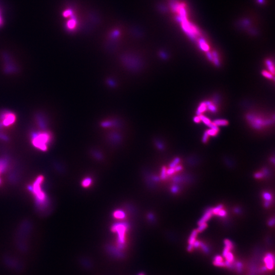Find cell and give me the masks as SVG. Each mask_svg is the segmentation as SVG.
Instances as JSON below:
<instances>
[{
    "label": "cell",
    "mask_w": 275,
    "mask_h": 275,
    "mask_svg": "<svg viewBox=\"0 0 275 275\" xmlns=\"http://www.w3.org/2000/svg\"><path fill=\"white\" fill-rule=\"evenodd\" d=\"M52 135L47 131L35 133L32 136L31 142L35 148L41 151H46L52 142Z\"/></svg>",
    "instance_id": "cell-1"
},
{
    "label": "cell",
    "mask_w": 275,
    "mask_h": 275,
    "mask_svg": "<svg viewBox=\"0 0 275 275\" xmlns=\"http://www.w3.org/2000/svg\"><path fill=\"white\" fill-rule=\"evenodd\" d=\"M247 119L253 128L260 130L263 127L270 125L273 122V120L270 119H263L255 115L250 114L247 115Z\"/></svg>",
    "instance_id": "cell-2"
},
{
    "label": "cell",
    "mask_w": 275,
    "mask_h": 275,
    "mask_svg": "<svg viewBox=\"0 0 275 275\" xmlns=\"http://www.w3.org/2000/svg\"><path fill=\"white\" fill-rule=\"evenodd\" d=\"M16 117L10 112H5L0 116V127H10L15 122Z\"/></svg>",
    "instance_id": "cell-3"
},
{
    "label": "cell",
    "mask_w": 275,
    "mask_h": 275,
    "mask_svg": "<svg viewBox=\"0 0 275 275\" xmlns=\"http://www.w3.org/2000/svg\"><path fill=\"white\" fill-rule=\"evenodd\" d=\"M264 262L266 263V269L268 270H272L273 269L274 266V259L273 257L271 254H267L264 258Z\"/></svg>",
    "instance_id": "cell-4"
},
{
    "label": "cell",
    "mask_w": 275,
    "mask_h": 275,
    "mask_svg": "<svg viewBox=\"0 0 275 275\" xmlns=\"http://www.w3.org/2000/svg\"><path fill=\"white\" fill-rule=\"evenodd\" d=\"M212 208H209L207 209L206 212H205L201 218H200L198 224V225L202 224L203 223H206V222L208 221L212 217Z\"/></svg>",
    "instance_id": "cell-5"
},
{
    "label": "cell",
    "mask_w": 275,
    "mask_h": 275,
    "mask_svg": "<svg viewBox=\"0 0 275 275\" xmlns=\"http://www.w3.org/2000/svg\"><path fill=\"white\" fill-rule=\"evenodd\" d=\"M206 110H207V105H206V103L205 101L202 102L198 107L197 111H196V114L198 116H199L200 115L202 114V113H203Z\"/></svg>",
    "instance_id": "cell-6"
},
{
    "label": "cell",
    "mask_w": 275,
    "mask_h": 275,
    "mask_svg": "<svg viewBox=\"0 0 275 275\" xmlns=\"http://www.w3.org/2000/svg\"><path fill=\"white\" fill-rule=\"evenodd\" d=\"M214 264L219 266H226V264L223 261V258L220 256H217L215 258Z\"/></svg>",
    "instance_id": "cell-7"
},
{
    "label": "cell",
    "mask_w": 275,
    "mask_h": 275,
    "mask_svg": "<svg viewBox=\"0 0 275 275\" xmlns=\"http://www.w3.org/2000/svg\"><path fill=\"white\" fill-rule=\"evenodd\" d=\"M266 65L269 72H270L272 75L275 74V67L273 65V63L270 60L267 59L266 61Z\"/></svg>",
    "instance_id": "cell-8"
},
{
    "label": "cell",
    "mask_w": 275,
    "mask_h": 275,
    "mask_svg": "<svg viewBox=\"0 0 275 275\" xmlns=\"http://www.w3.org/2000/svg\"><path fill=\"white\" fill-rule=\"evenodd\" d=\"M205 102L207 105V109L209 110V111L212 113H215L217 111V107L215 106V105L212 104V102H211L210 101H205Z\"/></svg>",
    "instance_id": "cell-9"
},
{
    "label": "cell",
    "mask_w": 275,
    "mask_h": 275,
    "mask_svg": "<svg viewBox=\"0 0 275 275\" xmlns=\"http://www.w3.org/2000/svg\"><path fill=\"white\" fill-rule=\"evenodd\" d=\"M197 234H198V231H197V230H194L191 233V235H190L189 239V245L193 246V244H194V242L195 241L196 238Z\"/></svg>",
    "instance_id": "cell-10"
},
{
    "label": "cell",
    "mask_w": 275,
    "mask_h": 275,
    "mask_svg": "<svg viewBox=\"0 0 275 275\" xmlns=\"http://www.w3.org/2000/svg\"><path fill=\"white\" fill-rule=\"evenodd\" d=\"M212 123L218 127L220 126H226L228 124V121L225 119H216L215 120H214Z\"/></svg>",
    "instance_id": "cell-11"
},
{
    "label": "cell",
    "mask_w": 275,
    "mask_h": 275,
    "mask_svg": "<svg viewBox=\"0 0 275 275\" xmlns=\"http://www.w3.org/2000/svg\"><path fill=\"white\" fill-rule=\"evenodd\" d=\"M212 54V57H213L212 61H213L214 64H215V66H216L217 67H219V66H220V60H219V58H218V53H217L216 52H214Z\"/></svg>",
    "instance_id": "cell-12"
},
{
    "label": "cell",
    "mask_w": 275,
    "mask_h": 275,
    "mask_svg": "<svg viewBox=\"0 0 275 275\" xmlns=\"http://www.w3.org/2000/svg\"><path fill=\"white\" fill-rule=\"evenodd\" d=\"M199 117H200L201 121H202L205 125H207L208 127H209V125H211V124L212 123V122L210 120V119H209V118H208L207 117H205L204 115L201 114L200 115H199Z\"/></svg>",
    "instance_id": "cell-13"
},
{
    "label": "cell",
    "mask_w": 275,
    "mask_h": 275,
    "mask_svg": "<svg viewBox=\"0 0 275 275\" xmlns=\"http://www.w3.org/2000/svg\"><path fill=\"white\" fill-rule=\"evenodd\" d=\"M262 75L264 77L267 78L269 79H273V75H272L270 72H267V71H266V70H263L262 72Z\"/></svg>",
    "instance_id": "cell-14"
},
{
    "label": "cell",
    "mask_w": 275,
    "mask_h": 275,
    "mask_svg": "<svg viewBox=\"0 0 275 275\" xmlns=\"http://www.w3.org/2000/svg\"><path fill=\"white\" fill-rule=\"evenodd\" d=\"M263 198L266 200V201L270 202L272 200V195L269 192H264L263 194Z\"/></svg>",
    "instance_id": "cell-15"
},
{
    "label": "cell",
    "mask_w": 275,
    "mask_h": 275,
    "mask_svg": "<svg viewBox=\"0 0 275 275\" xmlns=\"http://www.w3.org/2000/svg\"><path fill=\"white\" fill-rule=\"evenodd\" d=\"M180 161V160L179 157H176V158H175V159H174V160H173V162L170 163V168H174V167H175L179 163Z\"/></svg>",
    "instance_id": "cell-16"
},
{
    "label": "cell",
    "mask_w": 275,
    "mask_h": 275,
    "mask_svg": "<svg viewBox=\"0 0 275 275\" xmlns=\"http://www.w3.org/2000/svg\"><path fill=\"white\" fill-rule=\"evenodd\" d=\"M206 131H207V133L208 134V136H212V137L216 136L218 132V131L217 130H214V129H212V128H210Z\"/></svg>",
    "instance_id": "cell-17"
},
{
    "label": "cell",
    "mask_w": 275,
    "mask_h": 275,
    "mask_svg": "<svg viewBox=\"0 0 275 275\" xmlns=\"http://www.w3.org/2000/svg\"><path fill=\"white\" fill-rule=\"evenodd\" d=\"M199 225V226L198 228L197 229L198 232H202V231L204 230L205 229H206L207 227V225L206 223H203V224Z\"/></svg>",
    "instance_id": "cell-18"
},
{
    "label": "cell",
    "mask_w": 275,
    "mask_h": 275,
    "mask_svg": "<svg viewBox=\"0 0 275 275\" xmlns=\"http://www.w3.org/2000/svg\"><path fill=\"white\" fill-rule=\"evenodd\" d=\"M222 208H223V205H218V206H216V207L214 208H212V214H215V215H216L217 213L218 212V211L221 210V209H222Z\"/></svg>",
    "instance_id": "cell-19"
},
{
    "label": "cell",
    "mask_w": 275,
    "mask_h": 275,
    "mask_svg": "<svg viewBox=\"0 0 275 275\" xmlns=\"http://www.w3.org/2000/svg\"><path fill=\"white\" fill-rule=\"evenodd\" d=\"M124 215H124L123 212H122V211H116L114 214V217L118 218H124Z\"/></svg>",
    "instance_id": "cell-20"
},
{
    "label": "cell",
    "mask_w": 275,
    "mask_h": 275,
    "mask_svg": "<svg viewBox=\"0 0 275 275\" xmlns=\"http://www.w3.org/2000/svg\"><path fill=\"white\" fill-rule=\"evenodd\" d=\"M91 182V180L90 178L85 179L82 182V185L84 187H87L90 185Z\"/></svg>",
    "instance_id": "cell-21"
},
{
    "label": "cell",
    "mask_w": 275,
    "mask_h": 275,
    "mask_svg": "<svg viewBox=\"0 0 275 275\" xmlns=\"http://www.w3.org/2000/svg\"><path fill=\"white\" fill-rule=\"evenodd\" d=\"M226 215H227V212H226V211L222 209H221L220 211H218V212L217 213V215H218L219 216V217H224L226 216Z\"/></svg>",
    "instance_id": "cell-22"
},
{
    "label": "cell",
    "mask_w": 275,
    "mask_h": 275,
    "mask_svg": "<svg viewBox=\"0 0 275 275\" xmlns=\"http://www.w3.org/2000/svg\"><path fill=\"white\" fill-rule=\"evenodd\" d=\"M208 134L207 133V131H205L204 133V134H203V137H202V141L204 143H206L208 139Z\"/></svg>",
    "instance_id": "cell-23"
},
{
    "label": "cell",
    "mask_w": 275,
    "mask_h": 275,
    "mask_svg": "<svg viewBox=\"0 0 275 275\" xmlns=\"http://www.w3.org/2000/svg\"><path fill=\"white\" fill-rule=\"evenodd\" d=\"M263 176H264V175H263L262 173L261 172H257L254 174V177L256 178L257 179L261 178H262L263 177Z\"/></svg>",
    "instance_id": "cell-24"
},
{
    "label": "cell",
    "mask_w": 275,
    "mask_h": 275,
    "mask_svg": "<svg viewBox=\"0 0 275 275\" xmlns=\"http://www.w3.org/2000/svg\"><path fill=\"white\" fill-rule=\"evenodd\" d=\"M166 168H163L162 170V173H161V177H162V178H165V177H166Z\"/></svg>",
    "instance_id": "cell-25"
},
{
    "label": "cell",
    "mask_w": 275,
    "mask_h": 275,
    "mask_svg": "<svg viewBox=\"0 0 275 275\" xmlns=\"http://www.w3.org/2000/svg\"><path fill=\"white\" fill-rule=\"evenodd\" d=\"M206 55H207V58L208 59H209V61H212V59H213V57H212V53H209V52H207V53H206Z\"/></svg>",
    "instance_id": "cell-26"
},
{
    "label": "cell",
    "mask_w": 275,
    "mask_h": 275,
    "mask_svg": "<svg viewBox=\"0 0 275 275\" xmlns=\"http://www.w3.org/2000/svg\"><path fill=\"white\" fill-rule=\"evenodd\" d=\"M274 224H275V219H274V218H271L268 222V225L270 226H273Z\"/></svg>",
    "instance_id": "cell-27"
},
{
    "label": "cell",
    "mask_w": 275,
    "mask_h": 275,
    "mask_svg": "<svg viewBox=\"0 0 275 275\" xmlns=\"http://www.w3.org/2000/svg\"><path fill=\"white\" fill-rule=\"evenodd\" d=\"M193 120H194V122H196V123H200V121H201L200 117H199V116L194 117Z\"/></svg>",
    "instance_id": "cell-28"
},
{
    "label": "cell",
    "mask_w": 275,
    "mask_h": 275,
    "mask_svg": "<svg viewBox=\"0 0 275 275\" xmlns=\"http://www.w3.org/2000/svg\"><path fill=\"white\" fill-rule=\"evenodd\" d=\"M175 172V171L174 168H171L167 171V173H168V174H169V175H171V174H173Z\"/></svg>",
    "instance_id": "cell-29"
},
{
    "label": "cell",
    "mask_w": 275,
    "mask_h": 275,
    "mask_svg": "<svg viewBox=\"0 0 275 275\" xmlns=\"http://www.w3.org/2000/svg\"><path fill=\"white\" fill-rule=\"evenodd\" d=\"M174 170H175V171H179L180 170H182V167L181 166H176L175 167H174Z\"/></svg>",
    "instance_id": "cell-30"
},
{
    "label": "cell",
    "mask_w": 275,
    "mask_h": 275,
    "mask_svg": "<svg viewBox=\"0 0 275 275\" xmlns=\"http://www.w3.org/2000/svg\"><path fill=\"white\" fill-rule=\"evenodd\" d=\"M178 190V189L177 186H174L172 188V192L173 193L177 192Z\"/></svg>",
    "instance_id": "cell-31"
},
{
    "label": "cell",
    "mask_w": 275,
    "mask_h": 275,
    "mask_svg": "<svg viewBox=\"0 0 275 275\" xmlns=\"http://www.w3.org/2000/svg\"><path fill=\"white\" fill-rule=\"evenodd\" d=\"M270 205V202H265V203H264V206H266V207H268Z\"/></svg>",
    "instance_id": "cell-32"
},
{
    "label": "cell",
    "mask_w": 275,
    "mask_h": 275,
    "mask_svg": "<svg viewBox=\"0 0 275 275\" xmlns=\"http://www.w3.org/2000/svg\"><path fill=\"white\" fill-rule=\"evenodd\" d=\"M235 211L237 212H238H238H239V211H239V209H237H237H235Z\"/></svg>",
    "instance_id": "cell-33"
}]
</instances>
